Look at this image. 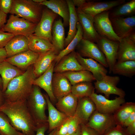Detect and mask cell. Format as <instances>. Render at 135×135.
Returning <instances> with one entry per match:
<instances>
[{
	"instance_id": "6da1fadb",
	"label": "cell",
	"mask_w": 135,
	"mask_h": 135,
	"mask_svg": "<svg viewBox=\"0 0 135 135\" xmlns=\"http://www.w3.org/2000/svg\"><path fill=\"white\" fill-rule=\"evenodd\" d=\"M26 100H5L0 106V112L7 116L17 130L25 135H35L36 126L28 108Z\"/></svg>"
},
{
	"instance_id": "7a4b0ae2",
	"label": "cell",
	"mask_w": 135,
	"mask_h": 135,
	"mask_svg": "<svg viewBox=\"0 0 135 135\" xmlns=\"http://www.w3.org/2000/svg\"><path fill=\"white\" fill-rule=\"evenodd\" d=\"M35 78L31 65L23 74L10 82L3 92L5 100L13 102L26 100L31 93Z\"/></svg>"
},
{
	"instance_id": "3957f363",
	"label": "cell",
	"mask_w": 135,
	"mask_h": 135,
	"mask_svg": "<svg viewBox=\"0 0 135 135\" xmlns=\"http://www.w3.org/2000/svg\"><path fill=\"white\" fill-rule=\"evenodd\" d=\"M26 104L36 127L48 124V118L45 112L46 101L38 86L33 85L31 94L26 100Z\"/></svg>"
},
{
	"instance_id": "277c9868",
	"label": "cell",
	"mask_w": 135,
	"mask_h": 135,
	"mask_svg": "<svg viewBox=\"0 0 135 135\" xmlns=\"http://www.w3.org/2000/svg\"><path fill=\"white\" fill-rule=\"evenodd\" d=\"M43 6L32 0H13L10 13L37 24L41 17Z\"/></svg>"
},
{
	"instance_id": "5b68a950",
	"label": "cell",
	"mask_w": 135,
	"mask_h": 135,
	"mask_svg": "<svg viewBox=\"0 0 135 135\" xmlns=\"http://www.w3.org/2000/svg\"><path fill=\"white\" fill-rule=\"evenodd\" d=\"M36 25L23 18L11 14L2 30L14 36L22 35L28 37L34 33Z\"/></svg>"
},
{
	"instance_id": "8992f818",
	"label": "cell",
	"mask_w": 135,
	"mask_h": 135,
	"mask_svg": "<svg viewBox=\"0 0 135 135\" xmlns=\"http://www.w3.org/2000/svg\"><path fill=\"white\" fill-rule=\"evenodd\" d=\"M120 80V78L118 76L106 75L100 80L94 82L95 89L97 92L104 94L105 97L107 98L111 94L124 98L126 95L124 91L116 86Z\"/></svg>"
},
{
	"instance_id": "52a82bcc",
	"label": "cell",
	"mask_w": 135,
	"mask_h": 135,
	"mask_svg": "<svg viewBox=\"0 0 135 135\" xmlns=\"http://www.w3.org/2000/svg\"><path fill=\"white\" fill-rule=\"evenodd\" d=\"M76 48L82 57L92 59L105 68H108L106 58L96 43L83 38Z\"/></svg>"
},
{
	"instance_id": "ba28073f",
	"label": "cell",
	"mask_w": 135,
	"mask_h": 135,
	"mask_svg": "<svg viewBox=\"0 0 135 135\" xmlns=\"http://www.w3.org/2000/svg\"><path fill=\"white\" fill-rule=\"evenodd\" d=\"M110 11L104 12L94 16V26L99 35L111 40L119 42L121 39L114 31L109 16Z\"/></svg>"
},
{
	"instance_id": "9c48e42d",
	"label": "cell",
	"mask_w": 135,
	"mask_h": 135,
	"mask_svg": "<svg viewBox=\"0 0 135 135\" xmlns=\"http://www.w3.org/2000/svg\"><path fill=\"white\" fill-rule=\"evenodd\" d=\"M89 97L94 103L96 110L105 114H113L121 105L125 102L124 98L119 96L113 100H110L94 92Z\"/></svg>"
},
{
	"instance_id": "30bf717a",
	"label": "cell",
	"mask_w": 135,
	"mask_h": 135,
	"mask_svg": "<svg viewBox=\"0 0 135 135\" xmlns=\"http://www.w3.org/2000/svg\"><path fill=\"white\" fill-rule=\"evenodd\" d=\"M58 16L46 7L43 8L41 18L37 24L33 34L46 39L51 42L52 27Z\"/></svg>"
},
{
	"instance_id": "8fae6325",
	"label": "cell",
	"mask_w": 135,
	"mask_h": 135,
	"mask_svg": "<svg viewBox=\"0 0 135 135\" xmlns=\"http://www.w3.org/2000/svg\"><path fill=\"white\" fill-rule=\"evenodd\" d=\"M96 43L106 58L109 72L110 74L117 62L119 42L111 40L100 35Z\"/></svg>"
},
{
	"instance_id": "7c38bea8",
	"label": "cell",
	"mask_w": 135,
	"mask_h": 135,
	"mask_svg": "<svg viewBox=\"0 0 135 135\" xmlns=\"http://www.w3.org/2000/svg\"><path fill=\"white\" fill-rule=\"evenodd\" d=\"M126 2L125 0L106 1L87 0L78 8L83 12L93 18L104 12L110 10Z\"/></svg>"
},
{
	"instance_id": "4fadbf2b",
	"label": "cell",
	"mask_w": 135,
	"mask_h": 135,
	"mask_svg": "<svg viewBox=\"0 0 135 135\" xmlns=\"http://www.w3.org/2000/svg\"><path fill=\"white\" fill-rule=\"evenodd\" d=\"M102 135L109 129L116 125L113 114H105L96 110L85 124Z\"/></svg>"
},
{
	"instance_id": "5bb4252c",
	"label": "cell",
	"mask_w": 135,
	"mask_h": 135,
	"mask_svg": "<svg viewBox=\"0 0 135 135\" xmlns=\"http://www.w3.org/2000/svg\"><path fill=\"white\" fill-rule=\"evenodd\" d=\"M110 18L114 33L120 39L128 37L135 31V15Z\"/></svg>"
},
{
	"instance_id": "9a60e30c",
	"label": "cell",
	"mask_w": 135,
	"mask_h": 135,
	"mask_svg": "<svg viewBox=\"0 0 135 135\" xmlns=\"http://www.w3.org/2000/svg\"><path fill=\"white\" fill-rule=\"evenodd\" d=\"M78 22L83 31V38L96 43L99 35L94 28L93 18L86 14L78 8H76Z\"/></svg>"
},
{
	"instance_id": "2e32d148",
	"label": "cell",
	"mask_w": 135,
	"mask_h": 135,
	"mask_svg": "<svg viewBox=\"0 0 135 135\" xmlns=\"http://www.w3.org/2000/svg\"><path fill=\"white\" fill-rule=\"evenodd\" d=\"M76 58L80 65L85 70L90 72L96 81L101 80L106 75L108 71L102 64L90 58H85L76 52Z\"/></svg>"
},
{
	"instance_id": "e0dca14e",
	"label": "cell",
	"mask_w": 135,
	"mask_h": 135,
	"mask_svg": "<svg viewBox=\"0 0 135 135\" xmlns=\"http://www.w3.org/2000/svg\"><path fill=\"white\" fill-rule=\"evenodd\" d=\"M39 54L30 50L7 58L5 60L13 65L24 70L33 65Z\"/></svg>"
},
{
	"instance_id": "ac0fdd59",
	"label": "cell",
	"mask_w": 135,
	"mask_h": 135,
	"mask_svg": "<svg viewBox=\"0 0 135 135\" xmlns=\"http://www.w3.org/2000/svg\"><path fill=\"white\" fill-rule=\"evenodd\" d=\"M96 110L95 105L89 97L78 98L75 114L81 124H86L90 117Z\"/></svg>"
},
{
	"instance_id": "d6986e66",
	"label": "cell",
	"mask_w": 135,
	"mask_h": 135,
	"mask_svg": "<svg viewBox=\"0 0 135 135\" xmlns=\"http://www.w3.org/2000/svg\"><path fill=\"white\" fill-rule=\"evenodd\" d=\"M72 85L62 73H54L52 80L53 94L58 100L71 92Z\"/></svg>"
},
{
	"instance_id": "ffe728a7",
	"label": "cell",
	"mask_w": 135,
	"mask_h": 135,
	"mask_svg": "<svg viewBox=\"0 0 135 135\" xmlns=\"http://www.w3.org/2000/svg\"><path fill=\"white\" fill-rule=\"evenodd\" d=\"M44 95L47 104L48 113V129L50 132L60 127L69 117L60 112L54 106L47 94Z\"/></svg>"
},
{
	"instance_id": "44dd1931",
	"label": "cell",
	"mask_w": 135,
	"mask_h": 135,
	"mask_svg": "<svg viewBox=\"0 0 135 135\" xmlns=\"http://www.w3.org/2000/svg\"><path fill=\"white\" fill-rule=\"evenodd\" d=\"M62 20L56 19L54 21L52 30V43L57 55L64 48L65 31Z\"/></svg>"
},
{
	"instance_id": "7402d4cb",
	"label": "cell",
	"mask_w": 135,
	"mask_h": 135,
	"mask_svg": "<svg viewBox=\"0 0 135 135\" xmlns=\"http://www.w3.org/2000/svg\"><path fill=\"white\" fill-rule=\"evenodd\" d=\"M40 4L45 6L61 16L64 27L69 26L70 14L66 0H46Z\"/></svg>"
},
{
	"instance_id": "603a6c76",
	"label": "cell",
	"mask_w": 135,
	"mask_h": 135,
	"mask_svg": "<svg viewBox=\"0 0 135 135\" xmlns=\"http://www.w3.org/2000/svg\"><path fill=\"white\" fill-rule=\"evenodd\" d=\"M55 63L54 61L46 72L34 79L33 84V85L44 90L46 92L51 102H55L56 100L53 94L52 88V80Z\"/></svg>"
},
{
	"instance_id": "cb8c5ba5",
	"label": "cell",
	"mask_w": 135,
	"mask_h": 135,
	"mask_svg": "<svg viewBox=\"0 0 135 135\" xmlns=\"http://www.w3.org/2000/svg\"><path fill=\"white\" fill-rule=\"evenodd\" d=\"M74 50L64 56L54 66V73H62L66 72L85 70L78 61Z\"/></svg>"
},
{
	"instance_id": "d4e9b609",
	"label": "cell",
	"mask_w": 135,
	"mask_h": 135,
	"mask_svg": "<svg viewBox=\"0 0 135 135\" xmlns=\"http://www.w3.org/2000/svg\"><path fill=\"white\" fill-rule=\"evenodd\" d=\"M4 48L7 58L28 51L29 50L28 38L22 35L14 36Z\"/></svg>"
},
{
	"instance_id": "484cf974",
	"label": "cell",
	"mask_w": 135,
	"mask_h": 135,
	"mask_svg": "<svg viewBox=\"0 0 135 135\" xmlns=\"http://www.w3.org/2000/svg\"><path fill=\"white\" fill-rule=\"evenodd\" d=\"M129 60L135 61V42L126 37L119 42L117 62Z\"/></svg>"
},
{
	"instance_id": "4316f807",
	"label": "cell",
	"mask_w": 135,
	"mask_h": 135,
	"mask_svg": "<svg viewBox=\"0 0 135 135\" xmlns=\"http://www.w3.org/2000/svg\"><path fill=\"white\" fill-rule=\"evenodd\" d=\"M25 72L5 60L0 62V75L2 81L3 92L6 90L12 80L22 74Z\"/></svg>"
},
{
	"instance_id": "83f0119b",
	"label": "cell",
	"mask_w": 135,
	"mask_h": 135,
	"mask_svg": "<svg viewBox=\"0 0 135 135\" xmlns=\"http://www.w3.org/2000/svg\"><path fill=\"white\" fill-rule=\"evenodd\" d=\"M57 56L54 50L39 54L38 59L33 65V72L35 78H38L48 70Z\"/></svg>"
},
{
	"instance_id": "f1b7e54d",
	"label": "cell",
	"mask_w": 135,
	"mask_h": 135,
	"mask_svg": "<svg viewBox=\"0 0 135 135\" xmlns=\"http://www.w3.org/2000/svg\"><path fill=\"white\" fill-rule=\"evenodd\" d=\"M78 98L71 92L58 100L56 104V109L69 117L75 114Z\"/></svg>"
},
{
	"instance_id": "f546056e",
	"label": "cell",
	"mask_w": 135,
	"mask_h": 135,
	"mask_svg": "<svg viewBox=\"0 0 135 135\" xmlns=\"http://www.w3.org/2000/svg\"><path fill=\"white\" fill-rule=\"evenodd\" d=\"M29 50L40 54L51 50L54 48L51 42L44 38L34 34L27 37Z\"/></svg>"
},
{
	"instance_id": "4dcf8cb0",
	"label": "cell",
	"mask_w": 135,
	"mask_h": 135,
	"mask_svg": "<svg viewBox=\"0 0 135 135\" xmlns=\"http://www.w3.org/2000/svg\"><path fill=\"white\" fill-rule=\"evenodd\" d=\"M69 11V28L67 36L64 40V48L66 47L74 38L77 32L76 25L78 22L76 10L72 0H66Z\"/></svg>"
},
{
	"instance_id": "1f68e13d",
	"label": "cell",
	"mask_w": 135,
	"mask_h": 135,
	"mask_svg": "<svg viewBox=\"0 0 135 135\" xmlns=\"http://www.w3.org/2000/svg\"><path fill=\"white\" fill-rule=\"evenodd\" d=\"M135 111V102H130L123 103L113 114L116 125H119L123 126L125 120Z\"/></svg>"
},
{
	"instance_id": "d6a6232c",
	"label": "cell",
	"mask_w": 135,
	"mask_h": 135,
	"mask_svg": "<svg viewBox=\"0 0 135 135\" xmlns=\"http://www.w3.org/2000/svg\"><path fill=\"white\" fill-rule=\"evenodd\" d=\"M135 14V0H132L116 7L110 11L109 16L110 18L124 17L134 16Z\"/></svg>"
},
{
	"instance_id": "836d02e7",
	"label": "cell",
	"mask_w": 135,
	"mask_h": 135,
	"mask_svg": "<svg viewBox=\"0 0 135 135\" xmlns=\"http://www.w3.org/2000/svg\"><path fill=\"white\" fill-rule=\"evenodd\" d=\"M68 79L72 85L82 82L95 80L92 74L86 70L68 71L62 73Z\"/></svg>"
},
{
	"instance_id": "e575fe53",
	"label": "cell",
	"mask_w": 135,
	"mask_h": 135,
	"mask_svg": "<svg viewBox=\"0 0 135 135\" xmlns=\"http://www.w3.org/2000/svg\"><path fill=\"white\" fill-rule=\"evenodd\" d=\"M112 72L115 74L132 77L135 74V61L117 62L112 68Z\"/></svg>"
},
{
	"instance_id": "d590c367",
	"label": "cell",
	"mask_w": 135,
	"mask_h": 135,
	"mask_svg": "<svg viewBox=\"0 0 135 135\" xmlns=\"http://www.w3.org/2000/svg\"><path fill=\"white\" fill-rule=\"evenodd\" d=\"M76 33L74 38L57 55L54 60L56 64L64 56L74 50L76 47L83 38V31L82 26L78 22L77 24Z\"/></svg>"
},
{
	"instance_id": "8d00e7d4",
	"label": "cell",
	"mask_w": 135,
	"mask_h": 135,
	"mask_svg": "<svg viewBox=\"0 0 135 135\" xmlns=\"http://www.w3.org/2000/svg\"><path fill=\"white\" fill-rule=\"evenodd\" d=\"M94 90L92 82H82L72 85L71 93L78 98L89 97Z\"/></svg>"
},
{
	"instance_id": "74e56055",
	"label": "cell",
	"mask_w": 135,
	"mask_h": 135,
	"mask_svg": "<svg viewBox=\"0 0 135 135\" xmlns=\"http://www.w3.org/2000/svg\"><path fill=\"white\" fill-rule=\"evenodd\" d=\"M0 134L1 135H25L16 130L7 116L0 112Z\"/></svg>"
},
{
	"instance_id": "f35d334b",
	"label": "cell",
	"mask_w": 135,
	"mask_h": 135,
	"mask_svg": "<svg viewBox=\"0 0 135 135\" xmlns=\"http://www.w3.org/2000/svg\"><path fill=\"white\" fill-rule=\"evenodd\" d=\"M81 122L76 116L70 117L68 128V134H72L75 133L80 127Z\"/></svg>"
},
{
	"instance_id": "ab89813d",
	"label": "cell",
	"mask_w": 135,
	"mask_h": 135,
	"mask_svg": "<svg viewBox=\"0 0 135 135\" xmlns=\"http://www.w3.org/2000/svg\"><path fill=\"white\" fill-rule=\"evenodd\" d=\"M102 135H130L126 129L116 125L110 128Z\"/></svg>"
},
{
	"instance_id": "60d3db41",
	"label": "cell",
	"mask_w": 135,
	"mask_h": 135,
	"mask_svg": "<svg viewBox=\"0 0 135 135\" xmlns=\"http://www.w3.org/2000/svg\"><path fill=\"white\" fill-rule=\"evenodd\" d=\"M13 34L0 30V48H4L7 44L14 36Z\"/></svg>"
},
{
	"instance_id": "b9f144b4",
	"label": "cell",
	"mask_w": 135,
	"mask_h": 135,
	"mask_svg": "<svg viewBox=\"0 0 135 135\" xmlns=\"http://www.w3.org/2000/svg\"><path fill=\"white\" fill-rule=\"evenodd\" d=\"M13 0H0V10L5 14L10 13Z\"/></svg>"
},
{
	"instance_id": "7bdbcfd3",
	"label": "cell",
	"mask_w": 135,
	"mask_h": 135,
	"mask_svg": "<svg viewBox=\"0 0 135 135\" xmlns=\"http://www.w3.org/2000/svg\"><path fill=\"white\" fill-rule=\"evenodd\" d=\"M58 128H57L50 132L49 134L46 135L45 133L48 128V124H46L37 127L35 135H57Z\"/></svg>"
},
{
	"instance_id": "ee69618b",
	"label": "cell",
	"mask_w": 135,
	"mask_h": 135,
	"mask_svg": "<svg viewBox=\"0 0 135 135\" xmlns=\"http://www.w3.org/2000/svg\"><path fill=\"white\" fill-rule=\"evenodd\" d=\"M80 128V135H100L96 131L85 124H81Z\"/></svg>"
},
{
	"instance_id": "f6af8a7d",
	"label": "cell",
	"mask_w": 135,
	"mask_h": 135,
	"mask_svg": "<svg viewBox=\"0 0 135 135\" xmlns=\"http://www.w3.org/2000/svg\"><path fill=\"white\" fill-rule=\"evenodd\" d=\"M70 117H68L66 121L58 128L57 135H66L68 134V128Z\"/></svg>"
},
{
	"instance_id": "bcb514c9",
	"label": "cell",
	"mask_w": 135,
	"mask_h": 135,
	"mask_svg": "<svg viewBox=\"0 0 135 135\" xmlns=\"http://www.w3.org/2000/svg\"><path fill=\"white\" fill-rule=\"evenodd\" d=\"M135 121V111L133 112L124 122L123 127H127Z\"/></svg>"
},
{
	"instance_id": "7dc6e473",
	"label": "cell",
	"mask_w": 135,
	"mask_h": 135,
	"mask_svg": "<svg viewBox=\"0 0 135 135\" xmlns=\"http://www.w3.org/2000/svg\"><path fill=\"white\" fill-rule=\"evenodd\" d=\"M7 16L0 10V30H2L5 24Z\"/></svg>"
},
{
	"instance_id": "c3c4849f",
	"label": "cell",
	"mask_w": 135,
	"mask_h": 135,
	"mask_svg": "<svg viewBox=\"0 0 135 135\" xmlns=\"http://www.w3.org/2000/svg\"><path fill=\"white\" fill-rule=\"evenodd\" d=\"M126 130L130 135L135 134V121L127 127Z\"/></svg>"
},
{
	"instance_id": "681fc988",
	"label": "cell",
	"mask_w": 135,
	"mask_h": 135,
	"mask_svg": "<svg viewBox=\"0 0 135 135\" xmlns=\"http://www.w3.org/2000/svg\"><path fill=\"white\" fill-rule=\"evenodd\" d=\"M7 57L4 48H0V62L4 60Z\"/></svg>"
},
{
	"instance_id": "f907efd6",
	"label": "cell",
	"mask_w": 135,
	"mask_h": 135,
	"mask_svg": "<svg viewBox=\"0 0 135 135\" xmlns=\"http://www.w3.org/2000/svg\"><path fill=\"white\" fill-rule=\"evenodd\" d=\"M74 6L79 8L84 4L87 1L86 0H72Z\"/></svg>"
},
{
	"instance_id": "816d5d0a",
	"label": "cell",
	"mask_w": 135,
	"mask_h": 135,
	"mask_svg": "<svg viewBox=\"0 0 135 135\" xmlns=\"http://www.w3.org/2000/svg\"><path fill=\"white\" fill-rule=\"evenodd\" d=\"M128 37L132 41L135 42V31L131 33Z\"/></svg>"
},
{
	"instance_id": "f5cc1de1",
	"label": "cell",
	"mask_w": 135,
	"mask_h": 135,
	"mask_svg": "<svg viewBox=\"0 0 135 135\" xmlns=\"http://www.w3.org/2000/svg\"><path fill=\"white\" fill-rule=\"evenodd\" d=\"M5 101L3 92L0 88V106Z\"/></svg>"
},
{
	"instance_id": "db71d44e",
	"label": "cell",
	"mask_w": 135,
	"mask_h": 135,
	"mask_svg": "<svg viewBox=\"0 0 135 135\" xmlns=\"http://www.w3.org/2000/svg\"><path fill=\"white\" fill-rule=\"evenodd\" d=\"M66 135H80V126L77 131L74 133L71 134H68Z\"/></svg>"
},
{
	"instance_id": "11a10c76",
	"label": "cell",
	"mask_w": 135,
	"mask_h": 135,
	"mask_svg": "<svg viewBox=\"0 0 135 135\" xmlns=\"http://www.w3.org/2000/svg\"><path fill=\"white\" fill-rule=\"evenodd\" d=\"M34 2L39 4L42 3L44 2L46 0H32Z\"/></svg>"
},
{
	"instance_id": "9f6ffc18",
	"label": "cell",
	"mask_w": 135,
	"mask_h": 135,
	"mask_svg": "<svg viewBox=\"0 0 135 135\" xmlns=\"http://www.w3.org/2000/svg\"><path fill=\"white\" fill-rule=\"evenodd\" d=\"M0 88L2 90V78H0Z\"/></svg>"
},
{
	"instance_id": "6f0895ef",
	"label": "cell",
	"mask_w": 135,
	"mask_h": 135,
	"mask_svg": "<svg viewBox=\"0 0 135 135\" xmlns=\"http://www.w3.org/2000/svg\"><path fill=\"white\" fill-rule=\"evenodd\" d=\"M0 135H1L0 134Z\"/></svg>"
}]
</instances>
